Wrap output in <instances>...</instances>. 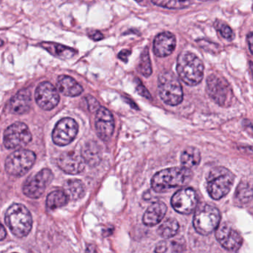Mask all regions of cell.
Segmentation results:
<instances>
[{
	"label": "cell",
	"mask_w": 253,
	"mask_h": 253,
	"mask_svg": "<svg viewBox=\"0 0 253 253\" xmlns=\"http://www.w3.org/2000/svg\"><path fill=\"white\" fill-rule=\"evenodd\" d=\"M78 133V125L71 118H63L57 122L52 131V140L59 146H65L72 143Z\"/></svg>",
	"instance_id": "obj_11"
},
{
	"label": "cell",
	"mask_w": 253,
	"mask_h": 253,
	"mask_svg": "<svg viewBox=\"0 0 253 253\" xmlns=\"http://www.w3.org/2000/svg\"><path fill=\"white\" fill-rule=\"evenodd\" d=\"M130 54H131V51H130V50L124 49L122 50V51L119 53V54H118V57H119L122 61L127 62Z\"/></svg>",
	"instance_id": "obj_35"
},
{
	"label": "cell",
	"mask_w": 253,
	"mask_h": 253,
	"mask_svg": "<svg viewBox=\"0 0 253 253\" xmlns=\"http://www.w3.org/2000/svg\"><path fill=\"white\" fill-rule=\"evenodd\" d=\"M89 37L94 41H101L103 39V35H102L101 32H98V31L91 32L89 34Z\"/></svg>",
	"instance_id": "obj_36"
},
{
	"label": "cell",
	"mask_w": 253,
	"mask_h": 253,
	"mask_svg": "<svg viewBox=\"0 0 253 253\" xmlns=\"http://www.w3.org/2000/svg\"><path fill=\"white\" fill-rule=\"evenodd\" d=\"M32 140V134L24 123L16 122L4 131V146L8 149H21Z\"/></svg>",
	"instance_id": "obj_9"
},
{
	"label": "cell",
	"mask_w": 253,
	"mask_h": 253,
	"mask_svg": "<svg viewBox=\"0 0 253 253\" xmlns=\"http://www.w3.org/2000/svg\"><path fill=\"white\" fill-rule=\"evenodd\" d=\"M220 214L218 210L207 204H200L194 214L193 226L195 231L202 235L214 232L220 225Z\"/></svg>",
	"instance_id": "obj_6"
},
{
	"label": "cell",
	"mask_w": 253,
	"mask_h": 253,
	"mask_svg": "<svg viewBox=\"0 0 253 253\" xmlns=\"http://www.w3.org/2000/svg\"><path fill=\"white\" fill-rule=\"evenodd\" d=\"M214 28L224 39L229 41L234 39V33L232 29L224 22L221 21V20H216L214 23Z\"/></svg>",
	"instance_id": "obj_31"
},
{
	"label": "cell",
	"mask_w": 253,
	"mask_h": 253,
	"mask_svg": "<svg viewBox=\"0 0 253 253\" xmlns=\"http://www.w3.org/2000/svg\"><path fill=\"white\" fill-rule=\"evenodd\" d=\"M176 46L175 37L171 32H165L157 35L153 44V51L158 57H165L174 51Z\"/></svg>",
	"instance_id": "obj_17"
},
{
	"label": "cell",
	"mask_w": 253,
	"mask_h": 253,
	"mask_svg": "<svg viewBox=\"0 0 253 253\" xmlns=\"http://www.w3.org/2000/svg\"><path fill=\"white\" fill-rule=\"evenodd\" d=\"M158 88L160 97L166 104L175 106L183 101L181 84L172 72H164L159 75Z\"/></svg>",
	"instance_id": "obj_5"
},
{
	"label": "cell",
	"mask_w": 253,
	"mask_h": 253,
	"mask_svg": "<svg viewBox=\"0 0 253 253\" xmlns=\"http://www.w3.org/2000/svg\"><path fill=\"white\" fill-rule=\"evenodd\" d=\"M215 236L220 245L232 253L238 251L243 244V238L239 232L228 223L219 225L216 229Z\"/></svg>",
	"instance_id": "obj_13"
},
{
	"label": "cell",
	"mask_w": 253,
	"mask_h": 253,
	"mask_svg": "<svg viewBox=\"0 0 253 253\" xmlns=\"http://www.w3.org/2000/svg\"><path fill=\"white\" fill-rule=\"evenodd\" d=\"M35 100L38 106L45 111L55 108L60 102L57 88L49 82H42L38 85L35 91Z\"/></svg>",
	"instance_id": "obj_14"
},
{
	"label": "cell",
	"mask_w": 253,
	"mask_h": 253,
	"mask_svg": "<svg viewBox=\"0 0 253 253\" xmlns=\"http://www.w3.org/2000/svg\"><path fill=\"white\" fill-rule=\"evenodd\" d=\"M95 128L97 135L103 141L112 137L115 130V121L112 113L105 107H100L95 115Z\"/></svg>",
	"instance_id": "obj_15"
},
{
	"label": "cell",
	"mask_w": 253,
	"mask_h": 253,
	"mask_svg": "<svg viewBox=\"0 0 253 253\" xmlns=\"http://www.w3.org/2000/svg\"><path fill=\"white\" fill-rule=\"evenodd\" d=\"M207 91L210 97L219 106L227 107L233 100V91L224 78L211 75L207 79Z\"/></svg>",
	"instance_id": "obj_8"
},
{
	"label": "cell",
	"mask_w": 253,
	"mask_h": 253,
	"mask_svg": "<svg viewBox=\"0 0 253 253\" xmlns=\"http://www.w3.org/2000/svg\"><path fill=\"white\" fill-rule=\"evenodd\" d=\"M171 204L177 212L183 214H191L195 211L198 205L196 193L191 188H183L173 195Z\"/></svg>",
	"instance_id": "obj_12"
},
{
	"label": "cell",
	"mask_w": 253,
	"mask_h": 253,
	"mask_svg": "<svg viewBox=\"0 0 253 253\" xmlns=\"http://www.w3.org/2000/svg\"><path fill=\"white\" fill-rule=\"evenodd\" d=\"M5 221L11 232L18 238L27 236L33 225L30 211L21 204H13L8 207Z\"/></svg>",
	"instance_id": "obj_3"
},
{
	"label": "cell",
	"mask_w": 253,
	"mask_h": 253,
	"mask_svg": "<svg viewBox=\"0 0 253 253\" xmlns=\"http://www.w3.org/2000/svg\"><path fill=\"white\" fill-rule=\"evenodd\" d=\"M201 160V152L198 149L192 146L185 149L180 156L182 167L189 169L199 165Z\"/></svg>",
	"instance_id": "obj_24"
},
{
	"label": "cell",
	"mask_w": 253,
	"mask_h": 253,
	"mask_svg": "<svg viewBox=\"0 0 253 253\" xmlns=\"http://www.w3.org/2000/svg\"><path fill=\"white\" fill-rule=\"evenodd\" d=\"M7 232L5 231V227H4L3 225H2L1 226V232H0V240L1 241H3L5 239V237H6Z\"/></svg>",
	"instance_id": "obj_38"
},
{
	"label": "cell",
	"mask_w": 253,
	"mask_h": 253,
	"mask_svg": "<svg viewBox=\"0 0 253 253\" xmlns=\"http://www.w3.org/2000/svg\"><path fill=\"white\" fill-rule=\"evenodd\" d=\"M204 66L202 60L189 51L180 53L177 57V72L186 85H198L204 78Z\"/></svg>",
	"instance_id": "obj_2"
},
{
	"label": "cell",
	"mask_w": 253,
	"mask_h": 253,
	"mask_svg": "<svg viewBox=\"0 0 253 253\" xmlns=\"http://www.w3.org/2000/svg\"><path fill=\"white\" fill-rule=\"evenodd\" d=\"M57 88L63 95L67 97H77L82 94L84 88L74 78L66 75L59 77Z\"/></svg>",
	"instance_id": "obj_20"
},
{
	"label": "cell",
	"mask_w": 253,
	"mask_h": 253,
	"mask_svg": "<svg viewBox=\"0 0 253 253\" xmlns=\"http://www.w3.org/2000/svg\"><path fill=\"white\" fill-rule=\"evenodd\" d=\"M185 247L181 241L175 240H165L157 244L156 253H184Z\"/></svg>",
	"instance_id": "obj_26"
},
{
	"label": "cell",
	"mask_w": 253,
	"mask_h": 253,
	"mask_svg": "<svg viewBox=\"0 0 253 253\" xmlns=\"http://www.w3.org/2000/svg\"><path fill=\"white\" fill-rule=\"evenodd\" d=\"M69 201V198L64 191H53L47 196L46 207L50 210H57L66 206Z\"/></svg>",
	"instance_id": "obj_25"
},
{
	"label": "cell",
	"mask_w": 253,
	"mask_h": 253,
	"mask_svg": "<svg viewBox=\"0 0 253 253\" xmlns=\"http://www.w3.org/2000/svg\"><path fill=\"white\" fill-rule=\"evenodd\" d=\"M247 42H248L250 51L253 54V32H251L247 35Z\"/></svg>",
	"instance_id": "obj_37"
},
{
	"label": "cell",
	"mask_w": 253,
	"mask_h": 253,
	"mask_svg": "<svg viewBox=\"0 0 253 253\" xmlns=\"http://www.w3.org/2000/svg\"><path fill=\"white\" fill-rule=\"evenodd\" d=\"M32 97L29 89H22L10 100L8 108L14 115H23L29 112Z\"/></svg>",
	"instance_id": "obj_18"
},
{
	"label": "cell",
	"mask_w": 253,
	"mask_h": 253,
	"mask_svg": "<svg viewBox=\"0 0 253 253\" xmlns=\"http://www.w3.org/2000/svg\"><path fill=\"white\" fill-rule=\"evenodd\" d=\"M198 45H201L202 48L206 50L209 52L214 53L217 52V49L220 47L217 44L213 43V42H210V41H205V40H200L198 41Z\"/></svg>",
	"instance_id": "obj_32"
},
{
	"label": "cell",
	"mask_w": 253,
	"mask_h": 253,
	"mask_svg": "<svg viewBox=\"0 0 253 253\" xmlns=\"http://www.w3.org/2000/svg\"><path fill=\"white\" fill-rule=\"evenodd\" d=\"M54 174L49 169H43L29 177L23 185V193L28 198L38 199L43 195L47 186L51 183Z\"/></svg>",
	"instance_id": "obj_10"
},
{
	"label": "cell",
	"mask_w": 253,
	"mask_h": 253,
	"mask_svg": "<svg viewBox=\"0 0 253 253\" xmlns=\"http://www.w3.org/2000/svg\"><path fill=\"white\" fill-rule=\"evenodd\" d=\"M250 69H251L252 71V74H253V63H250Z\"/></svg>",
	"instance_id": "obj_39"
},
{
	"label": "cell",
	"mask_w": 253,
	"mask_h": 253,
	"mask_svg": "<svg viewBox=\"0 0 253 253\" xmlns=\"http://www.w3.org/2000/svg\"><path fill=\"white\" fill-rule=\"evenodd\" d=\"M85 164L91 167H96L101 161V150L96 142H88L83 147L81 153Z\"/></svg>",
	"instance_id": "obj_22"
},
{
	"label": "cell",
	"mask_w": 253,
	"mask_h": 253,
	"mask_svg": "<svg viewBox=\"0 0 253 253\" xmlns=\"http://www.w3.org/2000/svg\"><path fill=\"white\" fill-rule=\"evenodd\" d=\"M87 104H88V109L91 112H94L95 110H98L100 106L98 101L96 100L92 96L88 95L86 97Z\"/></svg>",
	"instance_id": "obj_34"
},
{
	"label": "cell",
	"mask_w": 253,
	"mask_h": 253,
	"mask_svg": "<svg viewBox=\"0 0 253 253\" xmlns=\"http://www.w3.org/2000/svg\"><path fill=\"white\" fill-rule=\"evenodd\" d=\"M36 161L35 152L28 149H18L5 160V171L10 175L22 177L32 169Z\"/></svg>",
	"instance_id": "obj_7"
},
{
	"label": "cell",
	"mask_w": 253,
	"mask_h": 253,
	"mask_svg": "<svg viewBox=\"0 0 253 253\" xmlns=\"http://www.w3.org/2000/svg\"><path fill=\"white\" fill-rule=\"evenodd\" d=\"M137 85H136V90H137V93L140 95L143 96L145 98L152 99V96H151L150 93L148 91L147 88L144 86L143 84H142L141 81L140 80L137 79Z\"/></svg>",
	"instance_id": "obj_33"
},
{
	"label": "cell",
	"mask_w": 253,
	"mask_h": 253,
	"mask_svg": "<svg viewBox=\"0 0 253 253\" xmlns=\"http://www.w3.org/2000/svg\"><path fill=\"white\" fill-rule=\"evenodd\" d=\"M57 163L59 168L66 174H79L85 169L84 158L75 152H64L59 157Z\"/></svg>",
	"instance_id": "obj_16"
},
{
	"label": "cell",
	"mask_w": 253,
	"mask_h": 253,
	"mask_svg": "<svg viewBox=\"0 0 253 253\" xmlns=\"http://www.w3.org/2000/svg\"><path fill=\"white\" fill-rule=\"evenodd\" d=\"M152 3L158 6L169 9H183L187 8L192 2L189 1H165V0H158V1H152Z\"/></svg>",
	"instance_id": "obj_30"
},
{
	"label": "cell",
	"mask_w": 253,
	"mask_h": 253,
	"mask_svg": "<svg viewBox=\"0 0 253 253\" xmlns=\"http://www.w3.org/2000/svg\"><path fill=\"white\" fill-rule=\"evenodd\" d=\"M179 223L174 218H168L158 227V234L162 238L168 239L177 235Z\"/></svg>",
	"instance_id": "obj_27"
},
{
	"label": "cell",
	"mask_w": 253,
	"mask_h": 253,
	"mask_svg": "<svg viewBox=\"0 0 253 253\" xmlns=\"http://www.w3.org/2000/svg\"><path fill=\"white\" fill-rule=\"evenodd\" d=\"M63 191L69 200L77 201L84 198L85 194V186L81 180L70 179L63 184Z\"/></svg>",
	"instance_id": "obj_23"
},
{
	"label": "cell",
	"mask_w": 253,
	"mask_h": 253,
	"mask_svg": "<svg viewBox=\"0 0 253 253\" xmlns=\"http://www.w3.org/2000/svg\"><path fill=\"white\" fill-rule=\"evenodd\" d=\"M192 178L191 169L185 167H172L157 172L151 181L155 192H165L171 189L188 184Z\"/></svg>",
	"instance_id": "obj_1"
},
{
	"label": "cell",
	"mask_w": 253,
	"mask_h": 253,
	"mask_svg": "<svg viewBox=\"0 0 253 253\" xmlns=\"http://www.w3.org/2000/svg\"><path fill=\"white\" fill-rule=\"evenodd\" d=\"M41 45L51 55L61 60L72 58L78 54V51L74 48L56 42H44L41 43Z\"/></svg>",
	"instance_id": "obj_21"
},
{
	"label": "cell",
	"mask_w": 253,
	"mask_h": 253,
	"mask_svg": "<svg viewBox=\"0 0 253 253\" xmlns=\"http://www.w3.org/2000/svg\"><path fill=\"white\" fill-rule=\"evenodd\" d=\"M253 198V189L247 183H241L236 191V198L243 204L249 202Z\"/></svg>",
	"instance_id": "obj_29"
},
{
	"label": "cell",
	"mask_w": 253,
	"mask_h": 253,
	"mask_svg": "<svg viewBox=\"0 0 253 253\" xmlns=\"http://www.w3.org/2000/svg\"><path fill=\"white\" fill-rule=\"evenodd\" d=\"M235 175L223 167L211 169L207 176V189L212 199L220 200L226 196L233 186Z\"/></svg>",
	"instance_id": "obj_4"
},
{
	"label": "cell",
	"mask_w": 253,
	"mask_h": 253,
	"mask_svg": "<svg viewBox=\"0 0 253 253\" xmlns=\"http://www.w3.org/2000/svg\"><path fill=\"white\" fill-rule=\"evenodd\" d=\"M138 70L141 75L146 78H149L152 73V64L147 47L143 50L140 55V62L138 64Z\"/></svg>",
	"instance_id": "obj_28"
},
{
	"label": "cell",
	"mask_w": 253,
	"mask_h": 253,
	"mask_svg": "<svg viewBox=\"0 0 253 253\" xmlns=\"http://www.w3.org/2000/svg\"><path fill=\"white\" fill-rule=\"evenodd\" d=\"M167 207L164 202L157 201L149 206L145 211L143 223L147 226H154L158 224L167 214Z\"/></svg>",
	"instance_id": "obj_19"
},
{
	"label": "cell",
	"mask_w": 253,
	"mask_h": 253,
	"mask_svg": "<svg viewBox=\"0 0 253 253\" xmlns=\"http://www.w3.org/2000/svg\"></svg>",
	"instance_id": "obj_40"
}]
</instances>
